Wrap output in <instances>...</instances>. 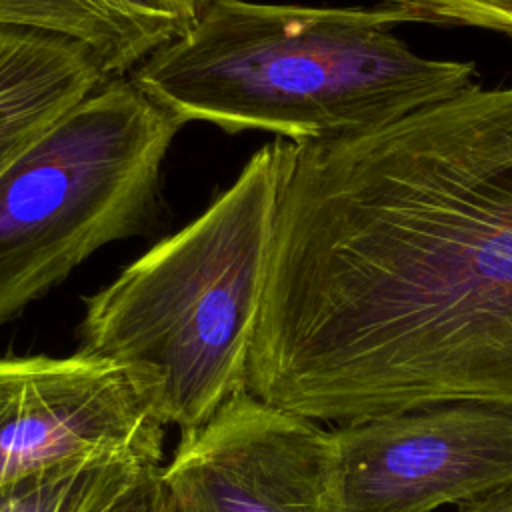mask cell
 <instances>
[{"label":"cell","instance_id":"obj_10","mask_svg":"<svg viewBox=\"0 0 512 512\" xmlns=\"http://www.w3.org/2000/svg\"><path fill=\"white\" fill-rule=\"evenodd\" d=\"M152 464L116 456L24 476L0 486V512H98Z\"/></svg>","mask_w":512,"mask_h":512},{"label":"cell","instance_id":"obj_1","mask_svg":"<svg viewBox=\"0 0 512 512\" xmlns=\"http://www.w3.org/2000/svg\"><path fill=\"white\" fill-rule=\"evenodd\" d=\"M246 392L334 424L512 412V86L282 140Z\"/></svg>","mask_w":512,"mask_h":512},{"label":"cell","instance_id":"obj_5","mask_svg":"<svg viewBox=\"0 0 512 512\" xmlns=\"http://www.w3.org/2000/svg\"><path fill=\"white\" fill-rule=\"evenodd\" d=\"M164 426L148 370L84 350L0 358V486L102 458L160 462Z\"/></svg>","mask_w":512,"mask_h":512},{"label":"cell","instance_id":"obj_12","mask_svg":"<svg viewBox=\"0 0 512 512\" xmlns=\"http://www.w3.org/2000/svg\"><path fill=\"white\" fill-rule=\"evenodd\" d=\"M160 470V464L144 468L120 494L106 502L98 512H166Z\"/></svg>","mask_w":512,"mask_h":512},{"label":"cell","instance_id":"obj_6","mask_svg":"<svg viewBox=\"0 0 512 512\" xmlns=\"http://www.w3.org/2000/svg\"><path fill=\"white\" fill-rule=\"evenodd\" d=\"M340 512H434L512 488V412L448 402L332 430Z\"/></svg>","mask_w":512,"mask_h":512},{"label":"cell","instance_id":"obj_3","mask_svg":"<svg viewBox=\"0 0 512 512\" xmlns=\"http://www.w3.org/2000/svg\"><path fill=\"white\" fill-rule=\"evenodd\" d=\"M280 156V138L258 148L200 216L86 300L80 350L152 372L180 434L246 392Z\"/></svg>","mask_w":512,"mask_h":512},{"label":"cell","instance_id":"obj_11","mask_svg":"<svg viewBox=\"0 0 512 512\" xmlns=\"http://www.w3.org/2000/svg\"><path fill=\"white\" fill-rule=\"evenodd\" d=\"M424 24L470 26L512 36V0H382Z\"/></svg>","mask_w":512,"mask_h":512},{"label":"cell","instance_id":"obj_8","mask_svg":"<svg viewBox=\"0 0 512 512\" xmlns=\"http://www.w3.org/2000/svg\"><path fill=\"white\" fill-rule=\"evenodd\" d=\"M208 0H0V30L82 46L104 78H124L190 30Z\"/></svg>","mask_w":512,"mask_h":512},{"label":"cell","instance_id":"obj_9","mask_svg":"<svg viewBox=\"0 0 512 512\" xmlns=\"http://www.w3.org/2000/svg\"><path fill=\"white\" fill-rule=\"evenodd\" d=\"M104 82L82 46L0 30V172Z\"/></svg>","mask_w":512,"mask_h":512},{"label":"cell","instance_id":"obj_2","mask_svg":"<svg viewBox=\"0 0 512 512\" xmlns=\"http://www.w3.org/2000/svg\"><path fill=\"white\" fill-rule=\"evenodd\" d=\"M394 6L208 0L186 34L130 80L182 124L272 132L294 144L396 122L476 82V64L428 58L394 34Z\"/></svg>","mask_w":512,"mask_h":512},{"label":"cell","instance_id":"obj_7","mask_svg":"<svg viewBox=\"0 0 512 512\" xmlns=\"http://www.w3.org/2000/svg\"><path fill=\"white\" fill-rule=\"evenodd\" d=\"M160 474L166 512H340L330 430L248 392L180 434Z\"/></svg>","mask_w":512,"mask_h":512},{"label":"cell","instance_id":"obj_13","mask_svg":"<svg viewBox=\"0 0 512 512\" xmlns=\"http://www.w3.org/2000/svg\"><path fill=\"white\" fill-rule=\"evenodd\" d=\"M458 512H512V488L458 506Z\"/></svg>","mask_w":512,"mask_h":512},{"label":"cell","instance_id":"obj_4","mask_svg":"<svg viewBox=\"0 0 512 512\" xmlns=\"http://www.w3.org/2000/svg\"><path fill=\"white\" fill-rule=\"evenodd\" d=\"M182 126L130 78H110L0 172V328L152 222Z\"/></svg>","mask_w":512,"mask_h":512}]
</instances>
